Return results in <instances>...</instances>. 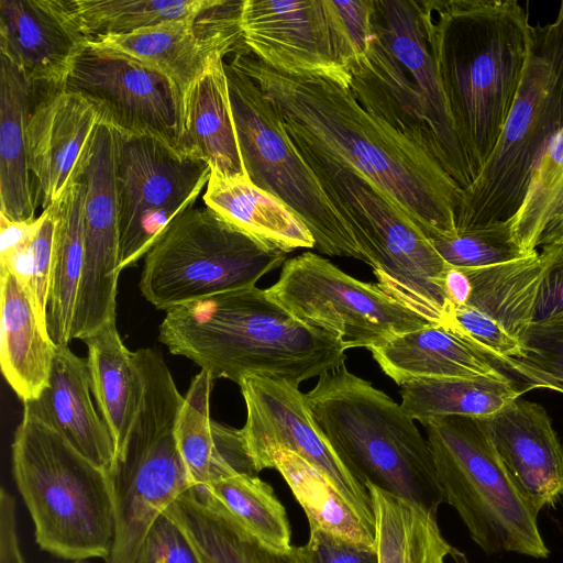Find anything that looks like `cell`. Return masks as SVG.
I'll use <instances>...</instances> for the list:
<instances>
[{
  "label": "cell",
  "instance_id": "6da1fadb",
  "mask_svg": "<svg viewBox=\"0 0 563 563\" xmlns=\"http://www.w3.org/2000/svg\"><path fill=\"white\" fill-rule=\"evenodd\" d=\"M230 64L250 77L290 137L357 173L429 239L456 233L464 189L434 156L368 112L349 86L277 71L242 46Z\"/></svg>",
  "mask_w": 563,
  "mask_h": 563
},
{
  "label": "cell",
  "instance_id": "7a4b0ae2",
  "mask_svg": "<svg viewBox=\"0 0 563 563\" xmlns=\"http://www.w3.org/2000/svg\"><path fill=\"white\" fill-rule=\"evenodd\" d=\"M418 3L450 113L476 178L514 103L532 25L516 0Z\"/></svg>",
  "mask_w": 563,
  "mask_h": 563
},
{
  "label": "cell",
  "instance_id": "3957f363",
  "mask_svg": "<svg viewBox=\"0 0 563 563\" xmlns=\"http://www.w3.org/2000/svg\"><path fill=\"white\" fill-rule=\"evenodd\" d=\"M158 341L216 380L252 375L299 386L345 364L347 346L312 328L256 286L189 301L166 311Z\"/></svg>",
  "mask_w": 563,
  "mask_h": 563
},
{
  "label": "cell",
  "instance_id": "277c9868",
  "mask_svg": "<svg viewBox=\"0 0 563 563\" xmlns=\"http://www.w3.org/2000/svg\"><path fill=\"white\" fill-rule=\"evenodd\" d=\"M306 399L317 429L362 484L438 512L445 501L429 442L400 405L345 364L319 376Z\"/></svg>",
  "mask_w": 563,
  "mask_h": 563
},
{
  "label": "cell",
  "instance_id": "5b68a950",
  "mask_svg": "<svg viewBox=\"0 0 563 563\" xmlns=\"http://www.w3.org/2000/svg\"><path fill=\"white\" fill-rule=\"evenodd\" d=\"M11 453L13 477L38 547L65 560L108 561L114 543L108 472L81 455L26 405Z\"/></svg>",
  "mask_w": 563,
  "mask_h": 563
},
{
  "label": "cell",
  "instance_id": "8992f818",
  "mask_svg": "<svg viewBox=\"0 0 563 563\" xmlns=\"http://www.w3.org/2000/svg\"><path fill=\"white\" fill-rule=\"evenodd\" d=\"M290 140L352 227L377 285L430 323L452 327L454 307L444 286L449 265L419 225L364 177Z\"/></svg>",
  "mask_w": 563,
  "mask_h": 563
},
{
  "label": "cell",
  "instance_id": "52a82bcc",
  "mask_svg": "<svg viewBox=\"0 0 563 563\" xmlns=\"http://www.w3.org/2000/svg\"><path fill=\"white\" fill-rule=\"evenodd\" d=\"M563 128V1L554 21L532 25L523 74L493 154L463 191L456 231L511 219L530 175Z\"/></svg>",
  "mask_w": 563,
  "mask_h": 563
},
{
  "label": "cell",
  "instance_id": "ba28073f",
  "mask_svg": "<svg viewBox=\"0 0 563 563\" xmlns=\"http://www.w3.org/2000/svg\"><path fill=\"white\" fill-rule=\"evenodd\" d=\"M144 394L123 450L109 477L114 509V543L107 563H136L155 519L192 485L176 441L184 397L159 353L134 352Z\"/></svg>",
  "mask_w": 563,
  "mask_h": 563
},
{
  "label": "cell",
  "instance_id": "9c48e42d",
  "mask_svg": "<svg viewBox=\"0 0 563 563\" xmlns=\"http://www.w3.org/2000/svg\"><path fill=\"white\" fill-rule=\"evenodd\" d=\"M444 501L486 553L549 555L539 511L520 494L492 442L485 418L450 416L423 424Z\"/></svg>",
  "mask_w": 563,
  "mask_h": 563
},
{
  "label": "cell",
  "instance_id": "30bf717a",
  "mask_svg": "<svg viewBox=\"0 0 563 563\" xmlns=\"http://www.w3.org/2000/svg\"><path fill=\"white\" fill-rule=\"evenodd\" d=\"M286 252L233 225L209 207L178 214L145 255L144 298L159 310L255 286L287 261Z\"/></svg>",
  "mask_w": 563,
  "mask_h": 563
},
{
  "label": "cell",
  "instance_id": "8fae6325",
  "mask_svg": "<svg viewBox=\"0 0 563 563\" xmlns=\"http://www.w3.org/2000/svg\"><path fill=\"white\" fill-rule=\"evenodd\" d=\"M224 67L246 176L301 219L320 253L367 264L352 227L296 148L273 104L250 77L230 63Z\"/></svg>",
  "mask_w": 563,
  "mask_h": 563
},
{
  "label": "cell",
  "instance_id": "7c38bea8",
  "mask_svg": "<svg viewBox=\"0 0 563 563\" xmlns=\"http://www.w3.org/2000/svg\"><path fill=\"white\" fill-rule=\"evenodd\" d=\"M266 291L299 321L332 334L347 349L371 351L432 324L378 285L358 280L312 252L287 260Z\"/></svg>",
  "mask_w": 563,
  "mask_h": 563
},
{
  "label": "cell",
  "instance_id": "4fadbf2b",
  "mask_svg": "<svg viewBox=\"0 0 563 563\" xmlns=\"http://www.w3.org/2000/svg\"><path fill=\"white\" fill-rule=\"evenodd\" d=\"M113 158L121 272L135 265L172 221L195 206L212 169L162 140L114 130Z\"/></svg>",
  "mask_w": 563,
  "mask_h": 563
},
{
  "label": "cell",
  "instance_id": "5bb4252c",
  "mask_svg": "<svg viewBox=\"0 0 563 563\" xmlns=\"http://www.w3.org/2000/svg\"><path fill=\"white\" fill-rule=\"evenodd\" d=\"M238 385L246 407V421L240 432L256 473L271 468L274 450L294 451L324 475L375 533L371 495L317 429L306 394L279 377L252 375Z\"/></svg>",
  "mask_w": 563,
  "mask_h": 563
},
{
  "label": "cell",
  "instance_id": "9a60e30c",
  "mask_svg": "<svg viewBox=\"0 0 563 563\" xmlns=\"http://www.w3.org/2000/svg\"><path fill=\"white\" fill-rule=\"evenodd\" d=\"M243 43L271 68L351 85L356 52L332 0H243Z\"/></svg>",
  "mask_w": 563,
  "mask_h": 563
},
{
  "label": "cell",
  "instance_id": "2e32d148",
  "mask_svg": "<svg viewBox=\"0 0 563 563\" xmlns=\"http://www.w3.org/2000/svg\"><path fill=\"white\" fill-rule=\"evenodd\" d=\"M63 87L84 97L100 122L114 131L153 136L180 150L183 97L151 66L117 51L86 43Z\"/></svg>",
  "mask_w": 563,
  "mask_h": 563
},
{
  "label": "cell",
  "instance_id": "e0dca14e",
  "mask_svg": "<svg viewBox=\"0 0 563 563\" xmlns=\"http://www.w3.org/2000/svg\"><path fill=\"white\" fill-rule=\"evenodd\" d=\"M86 185L84 266L71 325V340H84L115 320L119 279V207L113 130L96 126L77 166Z\"/></svg>",
  "mask_w": 563,
  "mask_h": 563
},
{
  "label": "cell",
  "instance_id": "ac0fdd59",
  "mask_svg": "<svg viewBox=\"0 0 563 563\" xmlns=\"http://www.w3.org/2000/svg\"><path fill=\"white\" fill-rule=\"evenodd\" d=\"M242 4L243 0H220L197 18L167 21L87 43L126 54L158 70L175 85L184 101L217 54L234 53L244 44Z\"/></svg>",
  "mask_w": 563,
  "mask_h": 563
},
{
  "label": "cell",
  "instance_id": "d6986e66",
  "mask_svg": "<svg viewBox=\"0 0 563 563\" xmlns=\"http://www.w3.org/2000/svg\"><path fill=\"white\" fill-rule=\"evenodd\" d=\"M374 29L417 88L440 150V163L466 189L475 180L455 130L427 40L418 0H374Z\"/></svg>",
  "mask_w": 563,
  "mask_h": 563
},
{
  "label": "cell",
  "instance_id": "ffe728a7",
  "mask_svg": "<svg viewBox=\"0 0 563 563\" xmlns=\"http://www.w3.org/2000/svg\"><path fill=\"white\" fill-rule=\"evenodd\" d=\"M86 43L73 0H0V55L35 87L63 86Z\"/></svg>",
  "mask_w": 563,
  "mask_h": 563
},
{
  "label": "cell",
  "instance_id": "44dd1931",
  "mask_svg": "<svg viewBox=\"0 0 563 563\" xmlns=\"http://www.w3.org/2000/svg\"><path fill=\"white\" fill-rule=\"evenodd\" d=\"M100 117L91 103L63 86L36 87L26 125L27 163L43 210L74 179Z\"/></svg>",
  "mask_w": 563,
  "mask_h": 563
},
{
  "label": "cell",
  "instance_id": "7402d4cb",
  "mask_svg": "<svg viewBox=\"0 0 563 563\" xmlns=\"http://www.w3.org/2000/svg\"><path fill=\"white\" fill-rule=\"evenodd\" d=\"M492 442L525 499L539 512L563 496V446L545 409L520 398L485 418Z\"/></svg>",
  "mask_w": 563,
  "mask_h": 563
},
{
  "label": "cell",
  "instance_id": "603a6c76",
  "mask_svg": "<svg viewBox=\"0 0 563 563\" xmlns=\"http://www.w3.org/2000/svg\"><path fill=\"white\" fill-rule=\"evenodd\" d=\"M91 395L87 361L68 345H56L47 387L38 399L24 405L81 455L109 473L115 461V444Z\"/></svg>",
  "mask_w": 563,
  "mask_h": 563
},
{
  "label": "cell",
  "instance_id": "cb8c5ba5",
  "mask_svg": "<svg viewBox=\"0 0 563 563\" xmlns=\"http://www.w3.org/2000/svg\"><path fill=\"white\" fill-rule=\"evenodd\" d=\"M202 563H314L307 545L278 551L264 544L205 486H191L165 510Z\"/></svg>",
  "mask_w": 563,
  "mask_h": 563
},
{
  "label": "cell",
  "instance_id": "d4e9b609",
  "mask_svg": "<svg viewBox=\"0 0 563 563\" xmlns=\"http://www.w3.org/2000/svg\"><path fill=\"white\" fill-rule=\"evenodd\" d=\"M0 366L24 402L38 399L48 385L56 344L36 312L29 286L0 267Z\"/></svg>",
  "mask_w": 563,
  "mask_h": 563
},
{
  "label": "cell",
  "instance_id": "484cf974",
  "mask_svg": "<svg viewBox=\"0 0 563 563\" xmlns=\"http://www.w3.org/2000/svg\"><path fill=\"white\" fill-rule=\"evenodd\" d=\"M369 352L399 386L417 378H508L461 331L443 324L407 332Z\"/></svg>",
  "mask_w": 563,
  "mask_h": 563
},
{
  "label": "cell",
  "instance_id": "4316f807",
  "mask_svg": "<svg viewBox=\"0 0 563 563\" xmlns=\"http://www.w3.org/2000/svg\"><path fill=\"white\" fill-rule=\"evenodd\" d=\"M213 382L202 369L191 379L176 422L177 446L194 486L233 473L257 474L240 430L210 417Z\"/></svg>",
  "mask_w": 563,
  "mask_h": 563
},
{
  "label": "cell",
  "instance_id": "83f0119b",
  "mask_svg": "<svg viewBox=\"0 0 563 563\" xmlns=\"http://www.w3.org/2000/svg\"><path fill=\"white\" fill-rule=\"evenodd\" d=\"M224 54H217L184 99L181 147L228 177L246 175L233 121Z\"/></svg>",
  "mask_w": 563,
  "mask_h": 563
},
{
  "label": "cell",
  "instance_id": "f1b7e54d",
  "mask_svg": "<svg viewBox=\"0 0 563 563\" xmlns=\"http://www.w3.org/2000/svg\"><path fill=\"white\" fill-rule=\"evenodd\" d=\"M35 89L20 68L0 55V214L12 222L37 218L26 150Z\"/></svg>",
  "mask_w": 563,
  "mask_h": 563
},
{
  "label": "cell",
  "instance_id": "f546056e",
  "mask_svg": "<svg viewBox=\"0 0 563 563\" xmlns=\"http://www.w3.org/2000/svg\"><path fill=\"white\" fill-rule=\"evenodd\" d=\"M206 187L205 205L255 239L286 253L314 247V239L301 219L246 175L228 177L211 170Z\"/></svg>",
  "mask_w": 563,
  "mask_h": 563
},
{
  "label": "cell",
  "instance_id": "4dcf8cb0",
  "mask_svg": "<svg viewBox=\"0 0 563 563\" xmlns=\"http://www.w3.org/2000/svg\"><path fill=\"white\" fill-rule=\"evenodd\" d=\"M88 349L92 396L120 453L139 413L144 379L134 353L124 345L115 324L108 322L82 340ZM115 454V456H117Z\"/></svg>",
  "mask_w": 563,
  "mask_h": 563
},
{
  "label": "cell",
  "instance_id": "1f68e13d",
  "mask_svg": "<svg viewBox=\"0 0 563 563\" xmlns=\"http://www.w3.org/2000/svg\"><path fill=\"white\" fill-rule=\"evenodd\" d=\"M86 185L75 172L64 195L49 208L55 218L47 329L56 345H68L84 266V201Z\"/></svg>",
  "mask_w": 563,
  "mask_h": 563
},
{
  "label": "cell",
  "instance_id": "d6a6232c",
  "mask_svg": "<svg viewBox=\"0 0 563 563\" xmlns=\"http://www.w3.org/2000/svg\"><path fill=\"white\" fill-rule=\"evenodd\" d=\"M378 563H445L453 548L438 525V512L369 482Z\"/></svg>",
  "mask_w": 563,
  "mask_h": 563
},
{
  "label": "cell",
  "instance_id": "836d02e7",
  "mask_svg": "<svg viewBox=\"0 0 563 563\" xmlns=\"http://www.w3.org/2000/svg\"><path fill=\"white\" fill-rule=\"evenodd\" d=\"M545 266L547 256L541 251L507 263L463 268L471 286L465 305L499 322L522 342L533 323L539 286Z\"/></svg>",
  "mask_w": 563,
  "mask_h": 563
},
{
  "label": "cell",
  "instance_id": "e575fe53",
  "mask_svg": "<svg viewBox=\"0 0 563 563\" xmlns=\"http://www.w3.org/2000/svg\"><path fill=\"white\" fill-rule=\"evenodd\" d=\"M522 393L509 378H417L400 385V406L423 426L450 416L486 418Z\"/></svg>",
  "mask_w": 563,
  "mask_h": 563
},
{
  "label": "cell",
  "instance_id": "d590c367",
  "mask_svg": "<svg viewBox=\"0 0 563 563\" xmlns=\"http://www.w3.org/2000/svg\"><path fill=\"white\" fill-rule=\"evenodd\" d=\"M277 470L302 507L310 528H320L349 541L375 547L371 531L324 475L303 457L278 448L271 454Z\"/></svg>",
  "mask_w": 563,
  "mask_h": 563
},
{
  "label": "cell",
  "instance_id": "8d00e7d4",
  "mask_svg": "<svg viewBox=\"0 0 563 563\" xmlns=\"http://www.w3.org/2000/svg\"><path fill=\"white\" fill-rule=\"evenodd\" d=\"M220 0H73L87 42L197 18Z\"/></svg>",
  "mask_w": 563,
  "mask_h": 563
},
{
  "label": "cell",
  "instance_id": "74e56055",
  "mask_svg": "<svg viewBox=\"0 0 563 563\" xmlns=\"http://www.w3.org/2000/svg\"><path fill=\"white\" fill-rule=\"evenodd\" d=\"M205 487L264 544L278 551L291 547L286 509L273 487L257 475L233 473Z\"/></svg>",
  "mask_w": 563,
  "mask_h": 563
},
{
  "label": "cell",
  "instance_id": "f35d334b",
  "mask_svg": "<svg viewBox=\"0 0 563 563\" xmlns=\"http://www.w3.org/2000/svg\"><path fill=\"white\" fill-rule=\"evenodd\" d=\"M563 196V128L551 139L533 167L517 213L509 219L518 244L537 253L538 241Z\"/></svg>",
  "mask_w": 563,
  "mask_h": 563
},
{
  "label": "cell",
  "instance_id": "ab89813d",
  "mask_svg": "<svg viewBox=\"0 0 563 563\" xmlns=\"http://www.w3.org/2000/svg\"><path fill=\"white\" fill-rule=\"evenodd\" d=\"M430 241L443 261L456 268L487 267L533 255L518 244L509 220L459 230Z\"/></svg>",
  "mask_w": 563,
  "mask_h": 563
},
{
  "label": "cell",
  "instance_id": "60d3db41",
  "mask_svg": "<svg viewBox=\"0 0 563 563\" xmlns=\"http://www.w3.org/2000/svg\"><path fill=\"white\" fill-rule=\"evenodd\" d=\"M522 343L525 355L503 366L527 382L525 390L550 388L563 394V314L532 323Z\"/></svg>",
  "mask_w": 563,
  "mask_h": 563
},
{
  "label": "cell",
  "instance_id": "b9f144b4",
  "mask_svg": "<svg viewBox=\"0 0 563 563\" xmlns=\"http://www.w3.org/2000/svg\"><path fill=\"white\" fill-rule=\"evenodd\" d=\"M55 218L48 207L37 217V225L25 257V283L41 322L47 327Z\"/></svg>",
  "mask_w": 563,
  "mask_h": 563
},
{
  "label": "cell",
  "instance_id": "7bdbcfd3",
  "mask_svg": "<svg viewBox=\"0 0 563 563\" xmlns=\"http://www.w3.org/2000/svg\"><path fill=\"white\" fill-rule=\"evenodd\" d=\"M453 328L500 364L525 355V345L519 339L510 334L499 322L470 306H459L454 309Z\"/></svg>",
  "mask_w": 563,
  "mask_h": 563
},
{
  "label": "cell",
  "instance_id": "ee69618b",
  "mask_svg": "<svg viewBox=\"0 0 563 563\" xmlns=\"http://www.w3.org/2000/svg\"><path fill=\"white\" fill-rule=\"evenodd\" d=\"M136 563H202V561L184 530L164 511L145 534Z\"/></svg>",
  "mask_w": 563,
  "mask_h": 563
},
{
  "label": "cell",
  "instance_id": "f6af8a7d",
  "mask_svg": "<svg viewBox=\"0 0 563 563\" xmlns=\"http://www.w3.org/2000/svg\"><path fill=\"white\" fill-rule=\"evenodd\" d=\"M306 545L314 563H378L375 547L349 541L320 528H310Z\"/></svg>",
  "mask_w": 563,
  "mask_h": 563
},
{
  "label": "cell",
  "instance_id": "bcb514c9",
  "mask_svg": "<svg viewBox=\"0 0 563 563\" xmlns=\"http://www.w3.org/2000/svg\"><path fill=\"white\" fill-rule=\"evenodd\" d=\"M547 266L539 286L534 322L563 314V243L542 247Z\"/></svg>",
  "mask_w": 563,
  "mask_h": 563
},
{
  "label": "cell",
  "instance_id": "7dc6e473",
  "mask_svg": "<svg viewBox=\"0 0 563 563\" xmlns=\"http://www.w3.org/2000/svg\"><path fill=\"white\" fill-rule=\"evenodd\" d=\"M335 4L358 56L367 49L373 34L374 0L335 1Z\"/></svg>",
  "mask_w": 563,
  "mask_h": 563
},
{
  "label": "cell",
  "instance_id": "c3c4849f",
  "mask_svg": "<svg viewBox=\"0 0 563 563\" xmlns=\"http://www.w3.org/2000/svg\"><path fill=\"white\" fill-rule=\"evenodd\" d=\"M0 563H24L18 538L15 500L4 488L0 492Z\"/></svg>",
  "mask_w": 563,
  "mask_h": 563
},
{
  "label": "cell",
  "instance_id": "681fc988",
  "mask_svg": "<svg viewBox=\"0 0 563 563\" xmlns=\"http://www.w3.org/2000/svg\"><path fill=\"white\" fill-rule=\"evenodd\" d=\"M444 286L449 300L454 309L467 302L471 286L468 277L463 268L449 266L444 275Z\"/></svg>",
  "mask_w": 563,
  "mask_h": 563
},
{
  "label": "cell",
  "instance_id": "f907efd6",
  "mask_svg": "<svg viewBox=\"0 0 563 563\" xmlns=\"http://www.w3.org/2000/svg\"><path fill=\"white\" fill-rule=\"evenodd\" d=\"M560 243H563V196L540 235L538 247L542 249Z\"/></svg>",
  "mask_w": 563,
  "mask_h": 563
}]
</instances>
